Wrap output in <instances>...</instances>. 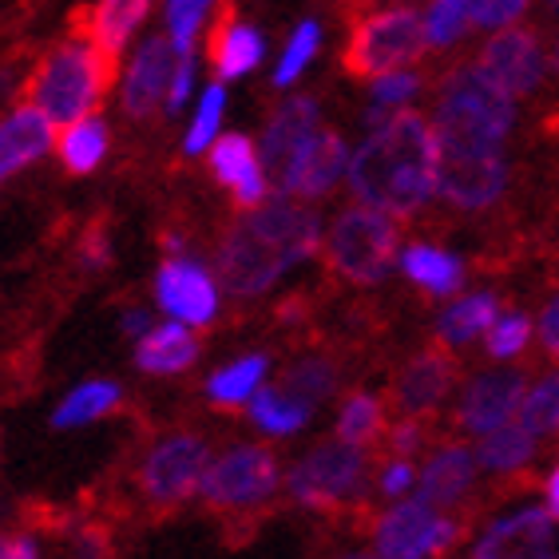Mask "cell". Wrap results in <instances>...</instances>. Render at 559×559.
<instances>
[{
    "instance_id": "obj_34",
    "label": "cell",
    "mask_w": 559,
    "mask_h": 559,
    "mask_svg": "<svg viewBox=\"0 0 559 559\" xmlns=\"http://www.w3.org/2000/svg\"><path fill=\"white\" fill-rule=\"evenodd\" d=\"M278 385L286 389V393H294L298 401H306V405H318V401H325L337 389V366L330 357L310 354V357H301V361H294V366L282 373Z\"/></svg>"
},
{
    "instance_id": "obj_45",
    "label": "cell",
    "mask_w": 559,
    "mask_h": 559,
    "mask_svg": "<svg viewBox=\"0 0 559 559\" xmlns=\"http://www.w3.org/2000/svg\"><path fill=\"white\" fill-rule=\"evenodd\" d=\"M191 87H194V52L179 56V68H175V80H171V92H167V116H179L187 108V99H191Z\"/></svg>"
},
{
    "instance_id": "obj_19",
    "label": "cell",
    "mask_w": 559,
    "mask_h": 559,
    "mask_svg": "<svg viewBox=\"0 0 559 559\" xmlns=\"http://www.w3.org/2000/svg\"><path fill=\"white\" fill-rule=\"evenodd\" d=\"M473 559H556L548 508H524L516 516L492 524L476 544Z\"/></svg>"
},
{
    "instance_id": "obj_11",
    "label": "cell",
    "mask_w": 559,
    "mask_h": 559,
    "mask_svg": "<svg viewBox=\"0 0 559 559\" xmlns=\"http://www.w3.org/2000/svg\"><path fill=\"white\" fill-rule=\"evenodd\" d=\"M322 135V111H318V99L310 96H290L282 99L278 108L270 111L266 131H262L259 155L262 167L270 175V187L274 191H286L294 167L301 163V155L310 151V143Z\"/></svg>"
},
{
    "instance_id": "obj_20",
    "label": "cell",
    "mask_w": 559,
    "mask_h": 559,
    "mask_svg": "<svg viewBox=\"0 0 559 559\" xmlns=\"http://www.w3.org/2000/svg\"><path fill=\"white\" fill-rule=\"evenodd\" d=\"M456 381V357H452L449 345H432L425 354H417L409 366L401 369L397 385H393V405H397L405 417H417V413H429L437 401H444V393Z\"/></svg>"
},
{
    "instance_id": "obj_50",
    "label": "cell",
    "mask_w": 559,
    "mask_h": 559,
    "mask_svg": "<svg viewBox=\"0 0 559 559\" xmlns=\"http://www.w3.org/2000/svg\"><path fill=\"white\" fill-rule=\"evenodd\" d=\"M539 342H544V349H548L551 357H559V298L551 301L548 310H544V318H539Z\"/></svg>"
},
{
    "instance_id": "obj_16",
    "label": "cell",
    "mask_w": 559,
    "mask_h": 559,
    "mask_svg": "<svg viewBox=\"0 0 559 559\" xmlns=\"http://www.w3.org/2000/svg\"><path fill=\"white\" fill-rule=\"evenodd\" d=\"M480 72L492 80L504 96H532L544 75V52H539L536 33L527 28H500L496 36H488V44L480 48Z\"/></svg>"
},
{
    "instance_id": "obj_38",
    "label": "cell",
    "mask_w": 559,
    "mask_h": 559,
    "mask_svg": "<svg viewBox=\"0 0 559 559\" xmlns=\"http://www.w3.org/2000/svg\"><path fill=\"white\" fill-rule=\"evenodd\" d=\"M425 24H429V48H449V44H456L468 33L473 0H432Z\"/></svg>"
},
{
    "instance_id": "obj_27",
    "label": "cell",
    "mask_w": 559,
    "mask_h": 559,
    "mask_svg": "<svg viewBox=\"0 0 559 559\" xmlns=\"http://www.w3.org/2000/svg\"><path fill=\"white\" fill-rule=\"evenodd\" d=\"M266 369H270V361L262 354L238 357V361L223 366L218 373H211V381H206V397H211V405H218V409L250 405L254 393L262 389V381H266Z\"/></svg>"
},
{
    "instance_id": "obj_53",
    "label": "cell",
    "mask_w": 559,
    "mask_h": 559,
    "mask_svg": "<svg viewBox=\"0 0 559 559\" xmlns=\"http://www.w3.org/2000/svg\"><path fill=\"white\" fill-rule=\"evenodd\" d=\"M342 4H366V0H342Z\"/></svg>"
},
{
    "instance_id": "obj_40",
    "label": "cell",
    "mask_w": 559,
    "mask_h": 559,
    "mask_svg": "<svg viewBox=\"0 0 559 559\" xmlns=\"http://www.w3.org/2000/svg\"><path fill=\"white\" fill-rule=\"evenodd\" d=\"M485 337H488V354L492 357H512V354H520L527 345V337H532V322H527V313H500Z\"/></svg>"
},
{
    "instance_id": "obj_24",
    "label": "cell",
    "mask_w": 559,
    "mask_h": 559,
    "mask_svg": "<svg viewBox=\"0 0 559 559\" xmlns=\"http://www.w3.org/2000/svg\"><path fill=\"white\" fill-rule=\"evenodd\" d=\"M199 361V337L183 322L155 325L143 342H135V366L147 377H175Z\"/></svg>"
},
{
    "instance_id": "obj_47",
    "label": "cell",
    "mask_w": 559,
    "mask_h": 559,
    "mask_svg": "<svg viewBox=\"0 0 559 559\" xmlns=\"http://www.w3.org/2000/svg\"><path fill=\"white\" fill-rule=\"evenodd\" d=\"M0 559H40V544L33 532H9L0 536Z\"/></svg>"
},
{
    "instance_id": "obj_17",
    "label": "cell",
    "mask_w": 559,
    "mask_h": 559,
    "mask_svg": "<svg viewBox=\"0 0 559 559\" xmlns=\"http://www.w3.org/2000/svg\"><path fill=\"white\" fill-rule=\"evenodd\" d=\"M524 397H527L524 373L520 369H496V373L476 377L473 385L464 389L456 420H461V429L488 437V432L512 425V417L524 409Z\"/></svg>"
},
{
    "instance_id": "obj_4",
    "label": "cell",
    "mask_w": 559,
    "mask_h": 559,
    "mask_svg": "<svg viewBox=\"0 0 559 559\" xmlns=\"http://www.w3.org/2000/svg\"><path fill=\"white\" fill-rule=\"evenodd\" d=\"M512 96L488 80L480 68H456L444 75L432 135L437 151L449 155H500L512 131Z\"/></svg>"
},
{
    "instance_id": "obj_13",
    "label": "cell",
    "mask_w": 559,
    "mask_h": 559,
    "mask_svg": "<svg viewBox=\"0 0 559 559\" xmlns=\"http://www.w3.org/2000/svg\"><path fill=\"white\" fill-rule=\"evenodd\" d=\"M155 301L171 322L203 330L218 318V282L203 262L187 254H167L155 270Z\"/></svg>"
},
{
    "instance_id": "obj_9",
    "label": "cell",
    "mask_w": 559,
    "mask_h": 559,
    "mask_svg": "<svg viewBox=\"0 0 559 559\" xmlns=\"http://www.w3.org/2000/svg\"><path fill=\"white\" fill-rule=\"evenodd\" d=\"M211 461H215L211 444L199 432H187V429L163 432L159 441L143 452L140 473H135L143 500L151 508H159V512L187 504L203 488V476L211 468Z\"/></svg>"
},
{
    "instance_id": "obj_29",
    "label": "cell",
    "mask_w": 559,
    "mask_h": 559,
    "mask_svg": "<svg viewBox=\"0 0 559 559\" xmlns=\"http://www.w3.org/2000/svg\"><path fill=\"white\" fill-rule=\"evenodd\" d=\"M310 413H313V405L298 401L282 385H262L259 393H254V401H250V417H254V425H259L262 432H270V437H290V432H298L301 425L310 420Z\"/></svg>"
},
{
    "instance_id": "obj_31",
    "label": "cell",
    "mask_w": 559,
    "mask_h": 559,
    "mask_svg": "<svg viewBox=\"0 0 559 559\" xmlns=\"http://www.w3.org/2000/svg\"><path fill=\"white\" fill-rule=\"evenodd\" d=\"M401 266H405L409 282H417V286H425V290H432V294H456L461 290V282H464L461 262L452 259V254H444V250H437V247H425V242H417V247L405 250Z\"/></svg>"
},
{
    "instance_id": "obj_32",
    "label": "cell",
    "mask_w": 559,
    "mask_h": 559,
    "mask_svg": "<svg viewBox=\"0 0 559 559\" xmlns=\"http://www.w3.org/2000/svg\"><path fill=\"white\" fill-rule=\"evenodd\" d=\"M532 456H536V437L524 425H504V429L488 432L476 449V461L485 464L488 473H520L524 464H532Z\"/></svg>"
},
{
    "instance_id": "obj_55",
    "label": "cell",
    "mask_w": 559,
    "mask_h": 559,
    "mask_svg": "<svg viewBox=\"0 0 559 559\" xmlns=\"http://www.w3.org/2000/svg\"><path fill=\"white\" fill-rule=\"evenodd\" d=\"M556 4H559V0H556Z\"/></svg>"
},
{
    "instance_id": "obj_30",
    "label": "cell",
    "mask_w": 559,
    "mask_h": 559,
    "mask_svg": "<svg viewBox=\"0 0 559 559\" xmlns=\"http://www.w3.org/2000/svg\"><path fill=\"white\" fill-rule=\"evenodd\" d=\"M500 318V301L492 294H473V298H461L456 306L441 313V322H437V334H441L444 345H464L473 342V337L488 334Z\"/></svg>"
},
{
    "instance_id": "obj_15",
    "label": "cell",
    "mask_w": 559,
    "mask_h": 559,
    "mask_svg": "<svg viewBox=\"0 0 559 559\" xmlns=\"http://www.w3.org/2000/svg\"><path fill=\"white\" fill-rule=\"evenodd\" d=\"M206 163H211V175L230 191V203H235L238 215L259 211L270 199V191H274L266 167H262L259 147H254L247 135H238V131L218 135L215 147L206 151Z\"/></svg>"
},
{
    "instance_id": "obj_12",
    "label": "cell",
    "mask_w": 559,
    "mask_h": 559,
    "mask_svg": "<svg viewBox=\"0 0 559 559\" xmlns=\"http://www.w3.org/2000/svg\"><path fill=\"white\" fill-rule=\"evenodd\" d=\"M179 48L167 33H155L140 40V48L131 52L123 80H119V108L128 111V119L143 123L159 108H167V92H171L175 68H179Z\"/></svg>"
},
{
    "instance_id": "obj_46",
    "label": "cell",
    "mask_w": 559,
    "mask_h": 559,
    "mask_svg": "<svg viewBox=\"0 0 559 559\" xmlns=\"http://www.w3.org/2000/svg\"><path fill=\"white\" fill-rule=\"evenodd\" d=\"M72 559H111V539L104 527L84 524L72 536Z\"/></svg>"
},
{
    "instance_id": "obj_39",
    "label": "cell",
    "mask_w": 559,
    "mask_h": 559,
    "mask_svg": "<svg viewBox=\"0 0 559 559\" xmlns=\"http://www.w3.org/2000/svg\"><path fill=\"white\" fill-rule=\"evenodd\" d=\"M318 44H322V28H318V21H301L298 28H294V36H290V44H286V52H282V60H278L274 87H290L294 80L301 75V68L318 56Z\"/></svg>"
},
{
    "instance_id": "obj_7",
    "label": "cell",
    "mask_w": 559,
    "mask_h": 559,
    "mask_svg": "<svg viewBox=\"0 0 559 559\" xmlns=\"http://www.w3.org/2000/svg\"><path fill=\"white\" fill-rule=\"evenodd\" d=\"M369 485V456L361 444L325 441L310 449L286 476L294 504L313 512H342L366 496Z\"/></svg>"
},
{
    "instance_id": "obj_2",
    "label": "cell",
    "mask_w": 559,
    "mask_h": 559,
    "mask_svg": "<svg viewBox=\"0 0 559 559\" xmlns=\"http://www.w3.org/2000/svg\"><path fill=\"white\" fill-rule=\"evenodd\" d=\"M349 191L357 203L393 218L417 215L437 194V135L420 111H397L349 159Z\"/></svg>"
},
{
    "instance_id": "obj_8",
    "label": "cell",
    "mask_w": 559,
    "mask_h": 559,
    "mask_svg": "<svg viewBox=\"0 0 559 559\" xmlns=\"http://www.w3.org/2000/svg\"><path fill=\"white\" fill-rule=\"evenodd\" d=\"M282 485L278 456L266 444H235L218 452L203 476V504L223 516H250L274 500Z\"/></svg>"
},
{
    "instance_id": "obj_14",
    "label": "cell",
    "mask_w": 559,
    "mask_h": 559,
    "mask_svg": "<svg viewBox=\"0 0 559 559\" xmlns=\"http://www.w3.org/2000/svg\"><path fill=\"white\" fill-rule=\"evenodd\" d=\"M508 187L504 155H449L437 151V194L461 211H485Z\"/></svg>"
},
{
    "instance_id": "obj_37",
    "label": "cell",
    "mask_w": 559,
    "mask_h": 559,
    "mask_svg": "<svg viewBox=\"0 0 559 559\" xmlns=\"http://www.w3.org/2000/svg\"><path fill=\"white\" fill-rule=\"evenodd\" d=\"M520 425H524L532 437L559 432V373L544 377V381L527 393L524 409H520Z\"/></svg>"
},
{
    "instance_id": "obj_49",
    "label": "cell",
    "mask_w": 559,
    "mask_h": 559,
    "mask_svg": "<svg viewBox=\"0 0 559 559\" xmlns=\"http://www.w3.org/2000/svg\"><path fill=\"white\" fill-rule=\"evenodd\" d=\"M119 330H123L131 342H143V337L155 330V318H151L147 310H140V306H131V310H123V318H119Z\"/></svg>"
},
{
    "instance_id": "obj_36",
    "label": "cell",
    "mask_w": 559,
    "mask_h": 559,
    "mask_svg": "<svg viewBox=\"0 0 559 559\" xmlns=\"http://www.w3.org/2000/svg\"><path fill=\"white\" fill-rule=\"evenodd\" d=\"M223 0H163V21H167V36L175 40L179 52H194V40L203 33L206 16L215 12Z\"/></svg>"
},
{
    "instance_id": "obj_18",
    "label": "cell",
    "mask_w": 559,
    "mask_h": 559,
    "mask_svg": "<svg viewBox=\"0 0 559 559\" xmlns=\"http://www.w3.org/2000/svg\"><path fill=\"white\" fill-rule=\"evenodd\" d=\"M56 147V123L36 104H16L0 116V187Z\"/></svg>"
},
{
    "instance_id": "obj_26",
    "label": "cell",
    "mask_w": 559,
    "mask_h": 559,
    "mask_svg": "<svg viewBox=\"0 0 559 559\" xmlns=\"http://www.w3.org/2000/svg\"><path fill=\"white\" fill-rule=\"evenodd\" d=\"M108 151H111V128L99 111L96 116L75 119V123L60 128V135H56V155H60L68 175L99 171V163L108 159Z\"/></svg>"
},
{
    "instance_id": "obj_54",
    "label": "cell",
    "mask_w": 559,
    "mask_h": 559,
    "mask_svg": "<svg viewBox=\"0 0 559 559\" xmlns=\"http://www.w3.org/2000/svg\"><path fill=\"white\" fill-rule=\"evenodd\" d=\"M556 64H559V48H556Z\"/></svg>"
},
{
    "instance_id": "obj_35",
    "label": "cell",
    "mask_w": 559,
    "mask_h": 559,
    "mask_svg": "<svg viewBox=\"0 0 559 559\" xmlns=\"http://www.w3.org/2000/svg\"><path fill=\"white\" fill-rule=\"evenodd\" d=\"M226 111V87L223 80L203 87V99H199V111H194L191 128L183 135V155H206L218 140V123H223Z\"/></svg>"
},
{
    "instance_id": "obj_5",
    "label": "cell",
    "mask_w": 559,
    "mask_h": 559,
    "mask_svg": "<svg viewBox=\"0 0 559 559\" xmlns=\"http://www.w3.org/2000/svg\"><path fill=\"white\" fill-rule=\"evenodd\" d=\"M397 250L401 230L393 223V215L366 203L345 206L322 242L325 266L334 270L342 282H354V286L385 282L393 262H397Z\"/></svg>"
},
{
    "instance_id": "obj_33",
    "label": "cell",
    "mask_w": 559,
    "mask_h": 559,
    "mask_svg": "<svg viewBox=\"0 0 559 559\" xmlns=\"http://www.w3.org/2000/svg\"><path fill=\"white\" fill-rule=\"evenodd\" d=\"M385 432V409L369 393H349L337 409V441L345 444H373Z\"/></svg>"
},
{
    "instance_id": "obj_43",
    "label": "cell",
    "mask_w": 559,
    "mask_h": 559,
    "mask_svg": "<svg viewBox=\"0 0 559 559\" xmlns=\"http://www.w3.org/2000/svg\"><path fill=\"white\" fill-rule=\"evenodd\" d=\"M111 262V238H108V226L104 223H92L80 238V266L84 270H104Z\"/></svg>"
},
{
    "instance_id": "obj_21",
    "label": "cell",
    "mask_w": 559,
    "mask_h": 559,
    "mask_svg": "<svg viewBox=\"0 0 559 559\" xmlns=\"http://www.w3.org/2000/svg\"><path fill=\"white\" fill-rule=\"evenodd\" d=\"M206 60L215 68V80H238L259 68L262 60V36L254 24L238 21L230 0L218 4V21L206 33Z\"/></svg>"
},
{
    "instance_id": "obj_10",
    "label": "cell",
    "mask_w": 559,
    "mask_h": 559,
    "mask_svg": "<svg viewBox=\"0 0 559 559\" xmlns=\"http://www.w3.org/2000/svg\"><path fill=\"white\" fill-rule=\"evenodd\" d=\"M461 536H464V527L456 524V520L437 516V508L417 500V496L405 500V504H393L373 527V544L381 559L444 556L452 544H461Z\"/></svg>"
},
{
    "instance_id": "obj_28",
    "label": "cell",
    "mask_w": 559,
    "mask_h": 559,
    "mask_svg": "<svg viewBox=\"0 0 559 559\" xmlns=\"http://www.w3.org/2000/svg\"><path fill=\"white\" fill-rule=\"evenodd\" d=\"M123 401V389L116 381H84L75 385L52 413V429H80V425H92V420L108 417V413L119 409Z\"/></svg>"
},
{
    "instance_id": "obj_1",
    "label": "cell",
    "mask_w": 559,
    "mask_h": 559,
    "mask_svg": "<svg viewBox=\"0 0 559 559\" xmlns=\"http://www.w3.org/2000/svg\"><path fill=\"white\" fill-rule=\"evenodd\" d=\"M322 215L290 194H270L250 215L235 218L218 238V286L230 298H259L298 262L322 250Z\"/></svg>"
},
{
    "instance_id": "obj_22",
    "label": "cell",
    "mask_w": 559,
    "mask_h": 559,
    "mask_svg": "<svg viewBox=\"0 0 559 559\" xmlns=\"http://www.w3.org/2000/svg\"><path fill=\"white\" fill-rule=\"evenodd\" d=\"M349 159H354V155L345 151L342 135H337V131H322V135L310 143V151L301 155V163L294 167L290 183H286V191L282 194L301 199V203L325 199V194L337 187V179L349 175Z\"/></svg>"
},
{
    "instance_id": "obj_44",
    "label": "cell",
    "mask_w": 559,
    "mask_h": 559,
    "mask_svg": "<svg viewBox=\"0 0 559 559\" xmlns=\"http://www.w3.org/2000/svg\"><path fill=\"white\" fill-rule=\"evenodd\" d=\"M420 441H425V425H420L417 417L397 420V425L385 432V444H389V452H393L397 461H409L413 452L420 449Z\"/></svg>"
},
{
    "instance_id": "obj_52",
    "label": "cell",
    "mask_w": 559,
    "mask_h": 559,
    "mask_svg": "<svg viewBox=\"0 0 559 559\" xmlns=\"http://www.w3.org/2000/svg\"><path fill=\"white\" fill-rule=\"evenodd\" d=\"M342 559H381V556H377V551L373 556H369V551H354V556H342Z\"/></svg>"
},
{
    "instance_id": "obj_6",
    "label": "cell",
    "mask_w": 559,
    "mask_h": 559,
    "mask_svg": "<svg viewBox=\"0 0 559 559\" xmlns=\"http://www.w3.org/2000/svg\"><path fill=\"white\" fill-rule=\"evenodd\" d=\"M429 48V24L413 9H381L354 21L345 40L342 68L354 80H385L409 68Z\"/></svg>"
},
{
    "instance_id": "obj_41",
    "label": "cell",
    "mask_w": 559,
    "mask_h": 559,
    "mask_svg": "<svg viewBox=\"0 0 559 559\" xmlns=\"http://www.w3.org/2000/svg\"><path fill=\"white\" fill-rule=\"evenodd\" d=\"M532 0H473V28H508L524 16Z\"/></svg>"
},
{
    "instance_id": "obj_25",
    "label": "cell",
    "mask_w": 559,
    "mask_h": 559,
    "mask_svg": "<svg viewBox=\"0 0 559 559\" xmlns=\"http://www.w3.org/2000/svg\"><path fill=\"white\" fill-rule=\"evenodd\" d=\"M473 476H476L473 452L441 449L425 464V473L417 476V500H425V504H432V508L461 504V496L473 488Z\"/></svg>"
},
{
    "instance_id": "obj_23",
    "label": "cell",
    "mask_w": 559,
    "mask_h": 559,
    "mask_svg": "<svg viewBox=\"0 0 559 559\" xmlns=\"http://www.w3.org/2000/svg\"><path fill=\"white\" fill-rule=\"evenodd\" d=\"M151 9H155V0H96L84 12V28H75V33L87 36L111 60H119V52L131 44V36L140 33V24L151 16Z\"/></svg>"
},
{
    "instance_id": "obj_3",
    "label": "cell",
    "mask_w": 559,
    "mask_h": 559,
    "mask_svg": "<svg viewBox=\"0 0 559 559\" xmlns=\"http://www.w3.org/2000/svg\"><path fill=\"white\" fill-rule=\"evenodd\" d=\"M116 84V60L87 36H68L40 56L24 80V99L36 104L56 128L96 116L108 87Z\"/></svg>"
},
{
    "instance_id": "obj_51",
    "label": "cell",
    "mask_w": 559,
    "mask_h": 559,
    "mask_svg": "<svg viewBox=\"0 0 559 559\" xmlns=\"http://www.w3.org/2000/svg\"><path fill=\"white\" fill-rule=\"evenodd\" d=\"M548 516L559 520V464H556V473H551V480H548Z\"/></svg>"
},
{
    "instance_id": "obj_48",
    "label": "cell",
    "mask_w": 559,
    "mask_h": 559,
    "mask_svg": "<svg viewBox=\"0 0 559 559\" xmlns=\"http://www.w3.org/2000/svg\"><path fill=\"white\" fill-rule=\"evenodd\" d=\"M413 480H417V473H413L409 461H389L385 468H381V492L385 496H401Z\"/></svg>"
},
{
    "instance_id": "obj_42",
    "label": "cell",
    "mask_w": 559,
    "mask_h": 559,
    "mask_svg": "<svg viewBox=\"0 0 559 559\" xmlns=\"http://www.w3.org/2000/svg\"><path fill=\"white\" fill-rule=\"evenodd\" d=\"M417 87H420V75L393 72V75H385V80H377V84H373V104H377V108H393V111H397L405 99L417 96Z\"/></svg>"
}]
</instances>
